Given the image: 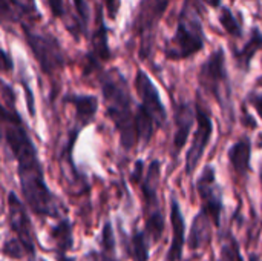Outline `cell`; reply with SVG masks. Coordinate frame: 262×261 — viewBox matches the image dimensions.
<instances>
[{"mask_svg":"<svg viewBox=\"0 0 262 261\" xmlns=\"http://www.w3.org/2000/svg\"><path fill=\"white\" fill-rule=\"evenodd\" d=\"M0 137L17 162V175L26 206L40 217H58V202L45 180L43 166L32 138L14 103L0 102Z\"/></svg>","mask_w":262,"mask_h":261,"instance_id":"6da1fadb","label":"cell"},{"mask_svg":"<svg viewBox=\"0 0 262 261\" xmlns=\"http://www.w3.org/2000/svg\"><path fill=\"white\" fill-rule=\"evenodd\" d=\"M100 86L106 103V114L120 135V143L126 151H130L138 143V137L127 82L118 69H109L101 72Z\"/></svg>","mask_w":262,"mask_h":261,"instance_id":"7a4b0ae2","label":"cell"},{"mask_svg":"<svg viewBox=\"0 0 262 261\" xmlns=\"http://www.w3.org/2000/svg\"><path fill=\"white\" fill-rule=\"evenodd\" d=\"M203 25L195 14V9L189 0H186L181 14L178 17L177 31L172 38L166 43L164 55L167 60H186L204 48Z\"/></svg>","mask_w":262,"mask_h":261,"instance_id":"3957f363","label":"cell"},{"mask_svg":"<svg viewBox=\"0 0 262 261\" xmlns=\"http://www.w3.org/2000/svg\"><path fill=\"white\" fill-rule=\"evenodd\" d=\"M21 31L26 45L45 75L54 77L64 68V55L60 42L49 31L38 29L34 25L21 23Z\"/></svg>","mask_w":262,"mask_h":261,"instance_id":"277c9868","label":"cell"},{"mask_svg":"<svg viewBox=\"0 0 262 261\" xmlns=\"http://www.w3.org/2000/svg\"><path fill=\"white\" fill-rule=\"evenodd\" d=\"M170 0H141L134 20V31L140 37V58L146 60L152 51L157 25L163 18Z\"/></svg>","mask_w":262,"mask_h":261,"instance_id":"5b68a950","label":"cell"},{"mask_svg":"<svg viewBox=\"0 0 262 261\" xmlns=\"http://www.w3.org/2000/svg\"><path fill=\"white\" fill-rule=\"evenodd\" d=\"M8 220L15 238L26 249L29 261H35V234L32 229V223L28 215L26 206L12 191L8 194Z\"/></svg>","mask_w":262,"mask_h":261,"instance_id":"8992f818","label":"cell"},{"mask_svg":"<svg viewBox=\"0 0 262 261\" xmlns=\"http://www.w3.org/2000/svg\"><path fill=\"white\" fill-rule=\"evenodd\" d=\"M196 189L201 198L203 211L210 217L215 226H220L221 212H223V192L220 185L216 183L215 168L206 166L196 180Z\"/></svg>","mask_w":262,"mask_h":261,"instance_id":"52a82bcc","label":"cell"},{"mask_svg":"<svg viewBox=\"0 0 262 261\" xmlns=\"http://www.w3.org/2000/svg\"><path fill=\"white\" fill-rule=\"evenodd\" d=\"M195 118H196V131L193 134L192 145L186 155V174L187 175H192L195 169L198 168L213 134L212 118L209 117V114L200 103L196 105V109H195Z\"/></svg>","mask_w":262,"mask_h":261,"instance_id":"ba28073f","label":"cell"},{"mask_svg":"<svg viewBox=\"0 0 262 261\" xmlns=\"http://www.w3.org/2000/svg\"><path fill=\"white\" fill-rule=\"evenodd\" d=\"M200 83L204 89H207L212 95L216 97V100L221 103V89L223 86H227V69H226V55L224 49L220 46L216 51H213L209 58L204 62V65L200 69Z\"/></svg>","mask_w":262,"mask_h":261,"instance_id":"9c48e42d","label":"cell"},{"mask_svg":"<svg viewBox=\"0 0 262 261\" xmlns=\"http://www.w3.org/2000/svg\"><path fill=\"white\" fill-rule=\"evenodd\" d=\"M63 102L68 105H72L75 109V118H74V129L71 131L69 142L66 149L74 151L75 140L83 128H86L91 122H94L97 111H98V98L95 95H86V94H68L63 97Z\"/></svg>","mask_w":262,"mask_h":261,"instance_id":"30bf717a","label":"cell"},{"mask_svg":"<svg viewBox=\"0 0 262 261\" xmlns=\"http://www.w3.org/2000/svg\"><path fill=\"white\" fill-rule=\"evenodd\" d=\"M135 88L140 95L141 105L150 112V115L154 117V120L157 123V128H163L166 125V118H167L166 108L161 102V97H160V92H158L155 83L150 80V77L143 69L137 71Z\"/></svg>","mask_w":262,"mask_h":261,"instance_id":"8fae6325","label":"cell"},{"mask_svg":"<svg viewBox=\"0 0 262 261\" xmlns=\"http://www.w3.org/2000/svg\"><path fill=\"white\" fill-rule=\"evenodd\" d=\"M111 58V49H109V40H107V26L104 23V17L101 9H98L97 14V28L91 40V52L86 55V65L89 71H94L98 68L103 62H107Z\"/></svg>","mask_w":262,"mask_h":261,"instance_id":"7c38bea8","label":"cell"},{"mask_svg":"<svg viewBox=\"0 0 262 261\" xmlns=\"http://www.w3.org/2000/svg\"><path fill=\"white\" fill-rule=\"evenodd\" d=\"M160 172H161V165H160L158 160H154L149 165L144 178L140 182L141 192H143V198H144V205H146V217L161 212L160 202H158Z\"/></svg>","mask_w":262,"mask_h":261,"instance_id":"4fadbf2b","label":"cell"},{"mask_svg":"<svg viewBox=\"0 0 262 261\" xmlns=\"http://www.w3.org/2000/svg\"><path fill=\"white\" fill-rule=\"evenodd\" d=\"M170 223H172V243L167 254V261H180L186 243V222L175 197L170 198Z\"/></svg>","mask_w":262,"mask_h":261,"instance_id":"5bb4252c","label":"cell"},{"mask_svg":"<svg viewBox=\"0 0 262 261\" xmlns=\"http://www.w3.org/2000/svg\"><path fill=\"white\" fill-rule=\"evenodd\" d=\"M37 14L35 0H0V25L23 23L25 17Z\"/></svg>","mask_w":262,"mask_h":261,"instance_id":"9a60e30c","label":"cell"},{"mask_svg":"<svg viewBox=\"0 0 262 261\" xmlns=\"http://www.w3.org/2000/svg\"><path fill=\"white\" fill-rule=\"evenodd\" d=\"M195 111L189 103H180L175 108V135H173V151L178 155V152L186 146L189 134L192 131L193 122H195Z\"/></svg>","mask_w":262,"mask_h":261,"instance_id":"2e32d148","label":"cell"},{"mask_svg":"<svg viewBox=\"0 0 262 261\" xmlns=\"http://www.w3.org/2000/svg\"><path fill=\"white\" fill-rule=\"evenodd\" d=\"M49 238L55 246L57 261H74L68 257V252L74 248V229L68 218H61L49 232Z\"/></svg>","mask_w":262,"mask_h":261,"instance_id":"e0dca14e","label":"cell"},{"mask_svg":"<svg viewBox=\"0 0 262 261\" xmlns=\"http://www.w3.org/2000/svg\"><path fill=\"white\" fill-rule=\"evenodd\" d=\"M212 237V220L201 209L192 222L190 234H189V248L192 251H198L204 248Z\"/></svg>","mask_w":262,"mask_h":261,"instance_id":"ac0fdd59","label":"cell"},{"mask_svg":"<svg viewBox=\"0 0 262 261\" xmlns=\"http://www.w3.org/2000/svg\"><path fill=\"white\" fill-rule=\"evenodd\" d=\"M252 143L249 138H241L229 149V160L239 177H246L250 171Z\"/></svg>","mask_w":262,"mask_h":261,"instance_id":"d6986e66","label":"cell"},{"mask_svg":"<svg viewBox=\"0 0 262 261\" xmlns=\"http://www.w3.org/2000/svg\"><path fill=\"white\" fill-rule=\"evenodd\" d=\"M261 48L262 32L258 28H253V29H252V34H250V40L244 45V48L239 49V51H233V57H235L236 65H238L241 69L249 71L252 58L255 57V54H256Z\"/></svg>","mask_w":262,"mask_h":261,"instance_id":"ffe728a7","label":"cell"},{"mask_svg":"<svg viewBox=\"0 0 262 261\" xmlns=\"http://www.w3.org/2000/svg\"><path fill=\"white\" fill-rule=\"evenodd\" d=\"M135 129H137L138 142H141L143 145H147L152 140L154 132L157 129V123L154 117L143 105H138L135 111Z\"/></svg>","mask_w":262,"mask_h":261,"instance_id":"44dd1931","label":"cell"},{"mask_svg":"<svg viewBox=\"0 0 262 261\" xmlns=\"http://www.w3.org/2000/svg\"><path fill=\"white\" fill-rule=\"evenodd\" d=\"M129 255L135 261L149 260V242L146 231H135L130 237Z\"/></svg>","mask_w":262,"mask_h":261,"instance_id":"7402d4cb","label":"cell"},{"mask_svg":"<svg viewBox=\"0 0 262 261\" xmlns=\"http://www.w3.org/2000/svg\"><path fill=\"white\" fill-rule=\"evenodd\" d=\"M218 18H220L221 26L224 28V31L227 34H230L232 37H241L243 35L241 23L238 22V18L233 15V12L229 8H223L220 15H218Z\"/></svg>","mask_w":262,"mask_h":261,"instance_id":"603a6c76","label":"cell"},{"mask_svg":"<svg viewBox=\"0 0 262 261\" xmlns=\"http://www.w3.org/2000/svg\"><path fill=\"white\" fill-rule=\"evenodd\" d=\"M2 252H3L6 257H11V258H14V260H20V258H23L25 255L28 257L26 249L21 246V243H20L17 238H9V240H6L5 245H3V248H2Z\"/></svg>","mask_w":262,"mask_h":261,"instance_id":"cb8c5ba5","label":"cell"},{"mask_svg":"<svg viewBox=\"0 0 262 261\" xmlns=\"http://www.w3.org/2000/svg\"><path fill=\"white\" fill-rule=\"evenodd\" d=\"M101 249L107 255H114L115 251V237H114V229L111 222L104 223L103 232H101Z\"/></svg>","mask_w":262,"mask_h":261,"instance_id":"d4e9b609","label":"cell"},{"mask_svg":"<svg viewBox=\"0 0 262 261\" xmlns=\"http://www.w3.org/2000/svg\"><path fill=\"white\" fill-rule=\"evenodd\" d=\"M74 8L80 22V28L81 31L86 34L88 31V25H89V8H88V2L86 0H74Z\"/></svg>","mask_w":262,"mask_h":261,"instance_id":"484cf974","label":"cell"},{"mask_svg":"<svg viewBox=\"0 0 262 261\" xmlns=\"http://www.w3.org/2000/svg\"><path fill=\"white\" fill-rule=\"evenodd\" d=\"M12 69H14L12 57L0 46V72L6 74V72H11Z\"/></svg>","mask_w":262,"mask_h":261,"instance_id":"4316f807","label":"cell"},{"mask_svg":"<svg viewBox=\"0 0 262 261\" xmlns=\"http://www.w3.org/2000/svg\"><path fill=\"white\" fill-rule=\"evenodd\" d=\"M48 6L51 9L52 17H55V18L64 17V2L63 0H48Z\"/></svg>","mask_w":262,"mask_h":261,"instance_id":"83f0119b","label":"cell"},{"mask_svg":"<svg viewBox=\"0 0 262 261\" xmlns=\"http://www.w3.org/2000/svg\"><path fill=\"white\" fill-rule=\"evenodd\" d=\"M103 3H104V8H106V12H107L109 18L115 20L117 15H118V11H120L121 2L120 0H103Z\"/></svg>","mask_w":262,"mask_h":261,"instance_id":"f1b7e54d","label":"cell"},{"mask_svg":"<svg viewBox=\"0 0 262 261\" xmlns=\"http://www.w3.org/2000/svg\"><path fill=\"white\" fill-rule=\"evenodd\" d=\"M249 103L255 108V111L258 112L259 118H262V92L249 95Z\"/></svg>","mask_w":262,"mask_h":261,"instance_id":"f546056e","label":"cell"},{"mask_svg":"<svg viewBox=\"0 0 262 261\" xmlns=\"http://www.w3.org/2000/svg\"><path fill=\"white\" fill-rule=\"evenodd\" d=\"M130 178H132L134 183H140V182L143 180V162H141V160H138V162L135 163V169H134Z\"/></svg>","mask_w":262,"mask_h":261,"instance_id":"4dcf8cb0","label":"cell"},{"mask_svg":"<svg viewBox=\"0 0 262 261\" xmlns=\"http://www.w3.org/2000/svg\"><path fill=\"white\" fill-rule=\"evenodd\" d=\"M89 258H92L94 261H117L114 260L112 255H107L104 252H101L100 255H97V252H89Z\"/></svg>","mask_w":262,"mask_h":261,"instance_id":"1f68e13d","label":"cell"},{"mask_svg":"<svg viewBox=\"0 0 262 261\" xmlns=\"http://www.w3.org/2000/svg\"><path fill=\"white\" fill-rule=\"evenodd\" d=\"M206 5H209L210 8H218L221 5V0H204Z\"/></svg>","mask_w":262,"mask_h":261,"instance_id":"d6a6232c","label":"cell"},{"mask_svg":"<svg viewBox=\"0 0 262 261\" xmlns=\"http://www.w3.org/2000/svg\"><path fill=\"white\" fill-rule=\"evenodd\" d=\"M249 261H258V257H256V255H253V254H252V255H250V257H249Z\"/></svg>","mask_w":262,"mask_h":261,"instance_id":"836d02e7","label":"cell"},{"mask_svg":"<svg viewBox=\"0 0 262 261\" xmlns=\"http://www.w3.org/2000/svg\"><path fill=\"white\" fill-rule=\"evenodd\" d=\"M261 186H262V168H261Z\"/></svg>","mask_w":262,"mask_h":261,"instance_id":"e575fe53","label":"cell"},{"mask_svg":"<svg viewBox=\"0 0 262 261\" xmlns=\"http://www.w3.org/2000/svg\"><path fill=\"white\" fill-rule=\"evenodd\" d=\"M40 261H46V260H40Z\"/></svg>","mask_w":262,"mask_h":261,"instance_id":"d590c367","label":"cell"}]
</instances>
